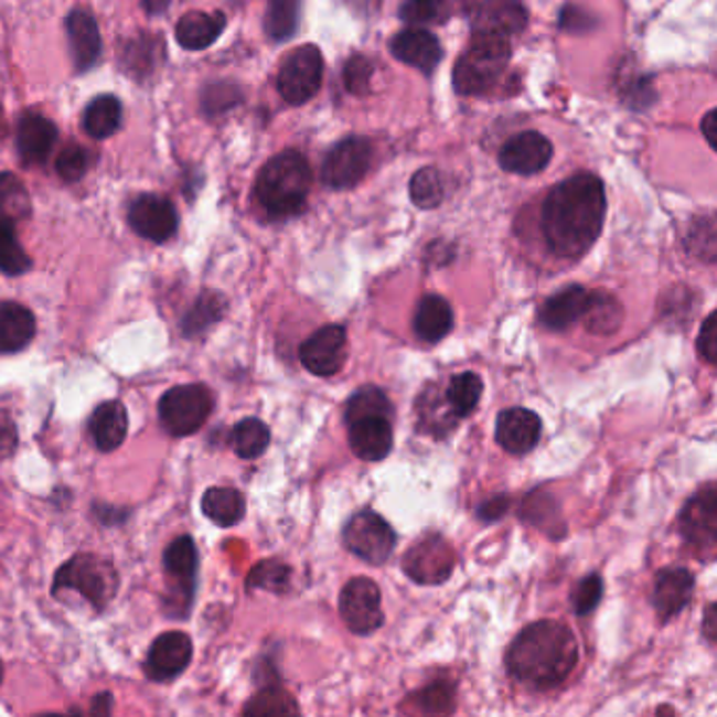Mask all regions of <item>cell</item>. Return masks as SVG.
<instances>
[{
	"label": "cell",
	"mask_w": 717,
	"mask_h": 717,
	"mask_svg": "<svg viewBox=\"0 0 717 717\" xmlns=\"http://www.w3.org/2000/svg\"><path fill=\"white\" fill-rule=\"evenodd\" d=\"M604 217V183L591 173H579L549 192L541 208V229L554 255L577 259L600 238Z\"/></svg>",
	"instance_id": "cell-1"
},
{
	"label": "cell",
	"mask_w": 717,
	"mask_h": 717,
	"mask_svg": "<svg viewBox=\"0 0 717 717\" xmlns=\"http://www.w3.org/2000/svg\"><path fill=\"white\" fill-rule=\"evenodd\" d=\"M577 663V638L560 621H537L522 629L505 656L510 675L533 691L560 686L575 672Z\"/></svg>",
	"instance_id": "cell-2"
},
{
	"label": "cell",
	"mask_w": 717,
	"mask_h": 717,
	"mask_svg": "<svg viewBox=\"0 0 717 717\" xmlns=\"http://www.w3.org/2000/svg\"><path fill=\"white\" fill-rule=\"evenodd\" d=\"M312 188V169L303 154L287 150L261 169L255 196L271 220L295 217L306 208Z\"/></svg>",
	"instance_id": "cell-3"
},
{
	"label": "cell",
	"mask_w": 717,
	"mask_h": 717,
	"mask_svg": "<svg viewBox=\"0 0 717 717\" xmlns=\"http://www.w3.org/2000/svg\"><path fill=\"white\" fill-rule=\"evenodd\" d=\"M512 60L510 36L480 30L452 72V85L461 95H480L491 89Z\"/></svg>",
	"instance_id": "cell-4"
},
{
	"label": "cell",
	"mask_w": 717,
	"mask_h": 717,
	"mask_svg": "<svg viewBox=\"0 0 717 717\" xmlns=\"http://www.w3.org/2000/svg\"><path fill=\"white\" fill-rule=\"evenodd\" d=\"M69 589L81 593L95 610H104L118 591V572L113 561L95 554H81L66 561L53 581V593Z\"/></svg>",
	"instance_id": "cell-5"
},
{
	"label": "cell",
	"mask_w": 717,
	"mask_h": 717,
	"mask_svg": "<svg viewBox=\"0 0 717 717\" xmlns=\"http://www.w3.org/2000/svg\"><path fill=\"white\" fill-rule=\"evenodd\" d=\"M213 392L202 383L171 387L158 404V415L164 431L175 438L192 436L201 429L213 413Z\"/></svg>",
	"instance_id": "cell-6"
},
{
	"label": "cell",
	"mask_w": 717,
	"mask_h": 717,
	"mask_svg": "<svg viewBox=\"0 0 717 717\" xmlns=\"http://www.w3.org/2000/svg\"><path fill=\"white\" fill-rule=\"evenodd\" d=\"M322 74L324 62L320 49L314 45L297 46L280 66L278 90L285 101L292 106H303L320 90Z\"/></svg>",
	"instance_id": "cell-7"
},
{
	"label": "cell",
	"mask_w": 717,
	"mask_h": 717,
	"mask_svg": "<svg viewBox=\"0 0 717 717\" xmlns=\"http://www.w3.org/2000/svg\"><path fill=\"white\" fill-rule=\"evenodd\" d=\"M345 547L366 564L382 566L396 547V533L385 517L373 510L358 512L343 528Z\"/></svg>",
	"instance_id": "cell-8"
},
{
	"label": "cell",
	"mask_w": 717,
	"mask_h": 717,
	"mask_svg": "<svg viewBox=\"0 0 717 717\" xmlns=\"http://www.w3.org/2000/svg\"><path fill=\"white\" fill-rule=\"evenodd\" d=\"M373 143L366 137H345L331 148L322 164V183L331 190L354 188L373 162Z\"/></svg>",
	"instance_id": "cell-9"
},
{
	"label": "cell",
	"mask_w": 717,
	"mask_h": 717,
	"mask_svg": "<svg viewBox=\"0 0 717 717\" xmlns=\"http://www.w3.org/2000/svg\"><path fill=\"white\" fill-rule=\"evenodd\" d=\"M339 612L352 633H375L383 625L382 591L377 584L366 577L347 581L339 596Z\"/></svg>",
	"instance_id": "cell-10"
},
{
	"label": "cell",
	"mask_w": 717,
	"mask_h": 717,
	"mask_svg": "<svg viewBox=\"0 0 717 717\" xmlns=\"http://www.w3.org/2000/svg\"><path fill=\"white\" fill-rule=\"evenodd\" d=\"M457 556L447 538L429 533L419 538L403 558L404 572L419 585H442L449 581Z\"/></svg>",
	"instance_id": "cell-11"
},
{
	"label": "cell",
	"mask_w": 717,
	"mask_h": 717,
	"mask_svg": "<svg viewBox=\"0 0 717 717\" xmlns=\"http://www.w3.org/2000/svg\"><path fill=\"white\" fill-rule=\"evenodd\" d=\"M679 526L684 541L698 554H705L707 560H711L717 547V491L714 482L700 489L684 505Z\"/></svg>",
	"instance_id": "cell-12"
},
{
	"label": "cell",
	"mask_w": 717,
	"mask_h": 717,
	"mask_svg": "<svg viewBox=\"0 0 717 717\" xmlns=\"http://www.w3.org/2000/svg\"><path fill=\"white\" fill-rule=\"evenodd\" d=\"M347 358V333L341 324H327L299 347L301 364L315 377H333Z\"/></svg>",
	"instance_id": "cell-13"
},
{
	"label": "cell",
	"mask_w": 717,
	"mask_h": 717,
	"mask_svg": "<svg viewBox=\"0 0 717 717\" xmlns=\"http://www.w3.org/2000/svg\"><path fill=\"white\" fill-rule=\"evenodd\" d=\"M129 224L141 238L160 245L175 236L180 217L173 202L157 194H141L129 206Z\"/></svg>",
	"instance_id": "cell-14"
},
{
	"label": "cell",
	"mask_w": 717,
	"mask_h": 717,
	"mask_svg": "<svg viewBox=\"0 0 717 717\" xmlns=\"http://www.w3.org/2000/svg\"><path fill=\"white\" fill-rule=\"evenodd\" d=\"M554 157V146L545 135L524 131L512 137L499 152L503 171L514 175H537Z\"/></svg>",
	"instance_id": "cell-15"
},
{
	"label": "cell",
	"mask_w": 717,
	"mask_h": 717,
	"mask_svg": "<svg viewBox=\"0 0 717 717\" xmlns=\"http://www.w3.org/2000/svg\"><path fill=\"white\" fill-rule=\"evenodd\" d=\"M194 646L188 633L164 631L150 646L146 659V675L152 682H167L178 677L192 663Z\"/></svg>",
	"instance_id": "cell-16"
},
{
	"label": "cell",
	"mask_w": 717,
	"mask_h": 717,
	"mask_svg": "<svg viewBox=\"0 0 717 717\" xmlns=\"http://www.w3.org/2000/svg\"><path fill=\"white\" fill-rule=\"evenodd\" d=\"M392 417H360L350 421L347 440L352 452L368 463L383 461L394 449V427Z\"/></svg>",
	"instance_id": "cell-17"
},
{
	"label": "cell",
	"mask_w": 717,
	"mask_h": 717,
	"mask_svg": "<svg viewBox=\"0 0 717 717\" xmlns=\"http://www.w3.org/2000/svg\"><path fill=\"white\" fill-rule=\"evenodd\" d=\"M543 424L537 413L528 408H507L496 419V442L510 454H526L541 440Z\"/></svg>",
	"instance_id": "cell-18"
},
{
	"label": "cell",
	"mask_w": 717,
	"mask_h": 717,
	"mask_svg": "<svg viewBox=\"0 0 717 717\" xmlns=\"http://www.w3.org/2000/svg\"><path fill=\"white\" fill-rule=\"evenodd\" d=\"M695 593V577L686 568H665L656 575L652 604L661 621H670L677 612L691 604Z\"/></svg>",
	"instance_id": "cell-19"
},
{
	"label": "cell",
	"mask_w": 717,
	"mask_h": 717,
	"mask_svg": "<svg viewBox=\"0 0 717 717\" xmlns=\"http://www.w3.org/2000/svg\"><path fill=\"white\" fill-rule=\"evenodd\" d=\"M389 49L398 62L421 69L426 74L434 72L445 55L440 41L424 28H410L396 34L392 39Z\"/></svg>",
	"instance_id": "cell-20"
},
{
	"label": "cell",
	"mask_w": 717,
	"mask_h": 717,
	"mask_svg": "<svg viewBox=\"0 0 717 717\" xmlns=\"http://www.w3.org/2000/svg\"><path fill=\"white\" fill-rule=\"evenodd\" d=\"M57 141V127L43 114L25 113L18 122V152L25 164H43Z\"/></svg>",
	"instance_id": "cell-21"
},
{
	"label": "cell",
	"mask_w": 717,
	"mask_h": 717,
	"mask_svg": "<svg viewBox=\"0 0 717 717\" xmlns=\"http://www.w3.org/2000/svg\"><path fill=\"white\" fill-rule=\"evenodd\" d=\"M67 41L72 46V60L78 72H87L101 57V36L97 22L87 11H72L66 20Z\"/></svg>",
	"instance_id": "cell-22"
},
{
	"label": "cell",
	"mask_w": 717,
	"mask_h": 717,
	"mask_svg": "<svg viewBox=\"0 0 717 717\" xmlns=\"http://www.w3.org/2000/svg\"><path fill=\"white\" fill-rule=\"evenodd\" d=\"M587 295L589 291L579 285H570L556 295H552L538 312V322L547 331H554V333L566 331L577 320H581L585 306H587Z\"/></svg>",
	"instance_id": "cell-23"
},
{
	"label": "cell",
	"mask_w": 717,
	"mask_h": 717,
	"mask_svg": "<svg viewBox=\"0 0 717 717\" xmlns=\"http://www.w3.org/2000/svg\"><path fill=\"white\" fill-rule=\"evenodd\" d=\"M89 431L97 449L104 452L120 449L129 431V415L125 404L120 400L99 404L90 415Z\"/></svg>",
	"instance_id": "cell-24"
},
{
	"label": "cell",
	"mask_w": 717,
	"mask_h": 717,
	"mask_svg": "<svg viewBox=\"0 0 717 717\" xmlns=\"http://www.w3.org/2000/svg\"><path fill=\"white\" fill-rule=\"evenodd\" d=\"M454 327V314L449 301L440 295H426L415 312L413 329L426 343H438L449 335Z\"/></svg>",
	"instance_id": "cell-25"
},
{
	"label": "cell",
	"mask_w": 717,
	"mask_h": 717,
	"mask_svg": "<svg viewBox=\"0 0 717 717\" xmlns=\"http://www.w3.org/2000/svg\"><path fill=\"white\" fill-rule=\"evenodd\" d=\"M225 30V15L204 13V11H190L178 22V43L185 51H204L213 45Z\"/></svg>",
	"instance_id": "cell-26"
},
{
	"label": "cell",
	"mask_w": 717,
	"mask_h": 717,
	"mask_svg": "<svg viewBox=\"0 0 717 717\" xmlns=\"http://www.w3.org/2000/svg\"><path fill=\"white\" fill-rule=\"evenodd\" d=\"M164 572L180 587L183 598H192L199 572V552L192 537L175 538L164 552Z\"/></svg>",
	"instance_id": "cell-27"
},
{
	"label": "cell",
	"mask_w": 717,
	"mask_h": 717,
	"mask_svg": "<svg viewBox=\"0 0 717 717\" xmlns=\"http://www.w3.org/2000/svg\"><path fill=\"white\" fill-rule=\"evenodd\" d=\"M36 335V320L20 303H0V354L23 350Z\"/></svg>",
	"instance_id": "cell-28"
},
{
	"label": "cell",
	"mask_w": 717,
	"mask_h": 717,
	"mask_svg": "<svg viewBox=\"0 0 717 717\" xmlns=\"http://www.w3.org/2000/svg\"><path fill=\"white\" fill-rule=\"evenodd\" d=\"M623 306L614 295L606 291H591L587 295L584 320L585 329L593 335H614L623 324Z\"/></svg>",
	"instance_id": "cell-29"
},
{
	"label": "cell",
	"mask_w": 717,
	"mask_h": 717,
	"mask_svg": "<svg viewBox=\"0 0 717 717\" xmlns=\"http://www.w3.org/2000/svg\"><path fill=\"white\" fill-rule=\"evenodd\" d=\"M202 512L217 526L229 528L245 517L247 503H245V496L240 491L227 489V486H215V489H208L202 496Z\"/></svg>",
	"instance_id": "cell-30"
},
{
	"label": "cell",
	"mask_w": 717,
	"mask_h": 717,
	"mask_svg": "<svg viewBox=\"0 0 717 717\" xmlns=\"http://www.w3.org/2000/svg\"><path fill=\"white\" fill-rule=\"evenodd\" d=\"M122 118V106L114 95H99L90 101L83 114V129L93 139H108L113 137Z\"/></svg>",
	"instance_id": "cell-31"
},
{
	"label": "cell",
	"mask_w": 717,
	"mask_h": 717,
	"mask_svg": "<svg viewBox=\"0 0 717 717\" xmlns=\"http://www.w3.org/2000/svg\"><path fill=\"white\" fill-rule=\"evenodd\" d=\"M526 20H528V15L517 0H493L478 15L480 30L501 32L505 36L517 34L520 30H524Z\"/></svg>",
	"instance_id": "cell-32"
},
{
	"label": "cell",
	"mask_w": 717,
	"mask_h": 717,
	"mask_svg": "<svg viewBox=\"0 0 717 717\" xmlns=\"http://www.w3.org/2000/svg\"><path fill=\"white\" fill-rule=\"evenodd\" d=\"M482 392H484L482 379L475 373L468 371L450 377L449 385L445 389V400L457 419H465L478 408Z\"/></svg>",
	"instance_id": "cell-33"
},
{
	"label": "cell",
	"mask_w": 717,
	"mask_h": 717,
	"mask_svg": "<svg viewBox=\"0 0 717 717\" xmlns=\"http://www.w3.org/2000/svg\"><path fill=\"white\" fill-rule=\"evenodd\" d=\"M162 53L164 49L160 39H150V36L135 39L122 49V67L125 72L133 74L135 78H143L157 69L158 60L164 57Z\"/></svg>",
	"instance_id": "cell-34"
},
{
	"label": "cell",
	"mask_w": 717,
	"mask_h": 717,
	"mask_svg": "<svg viewBox=\"0 0 717 717\" xmlns=\"http://www.w3.org/2000/svg\"><path fill=\"white\" fill-rule=\"evenodd\" d=\"M225 314L224 297L220 292H202L199 301L194 303V308L185 314L181 329L183 335L196 336L202 335L204 331H208L215 322H220Z\"/></svg>",
	"instance_id": "cell-35"
},
{
	"label": "cell",
	"mask_w": 717,
	"mask_h": 717,
	"mask_svg": "<svg viewBox=\"0 0 717 717\" xmlns=\"http://www.w3.org/2000/svg\"><path fill=\"white\" fill-rule=\"evenodd\" d=\"M269 440H271L269 427L255 417L243 419L232 431V445L240 459L261 457L268 450Z\"/></svg>",
	"instance_id": "cell-36"
},
{
	"label": "cell",
	"mask_w": 717,
	"mask_h": 717,
	"mask_svg": "<svg viewBox=\"0 0 717 717\" xmlns=\"http://www.w3.org/2000/svg\"><path fill=\"white\" fill-rule=\"evenodd\" d=\"M301 0H269L266 11V32L276 43L289 41L299 25Z\"/></svg>",
	"instance_id": "cell-37"
},
{
	"label": "cell",
	"mask_w": 717,
	"mask_h": 717,
	"mask_svg": "<svg viewBox=\"0 0 717 717\" xmlns=\"http://www.w3.org/2000/svg\"><path fill=\"white\" fill-rule=\"evenodd\" d=\"M392 417L394 419V406L389 403L387 394L375 387V385H364L358 392L352 394L347 408H345V424L360 419V417Z\"/></svg>",
	"instance_id": "cell-38"
},
{
	"label": "cell",
	"mask_w": 717,
	"mask_h": 717,
	"mask_svg": "<svg viewBox=\"0 0 717 717\" xmlns=\"http://www.w3.org/2000/svg\"><path fill=\"white\" fill-rule=\"evenodd\" d=\"M30 217V196L22 181L11 173H0V222L18 224Z\"/></svg>",
	"instance_id": "cell-39"
},
{
	"label": "cell",
	"mask_w": 717,
	"mask_h": 717,
	"mask_svg": "<svg viewBox=\"0 0 717 717\" xmlns=\"http://www.w3.org/2000/svg\"><path fill=\"white\" fill-rule=\"evenodd\" d=\"M30 268L32 259L18 240L15 224L0 222V271L7 276H22Z\"/></svg>",
	"instance_id": "cell-40"
},
{
	"label": "cell",
	"mask_w": 717,
	"mask_h": 717,
	"mask_svg": "<svg viewBox=\"0 0 717 717\" xmlns=\"http://www.w3.org/2000/svg\"><path fill=\"white\" fill-rule=\"evenodd\" d=\"M299 714L292 696L280 688H266L253 696L245 707V716H295Z\"/></svg>",
	"instance_id": "cell-41"
},
{
	"label": "cell",
	"mask_w": 717,
	"mask_h": 717,
	"mask_svg": "<svg viewBox=\"0 0 717 717\" xmlns=\"http://www.w3.org/2000/svg\"><path fill=\"white\" fill-rule=\"evenodd\" d=\"M410 201L421 208H436L445 201V181L436 169L426 167L415 173L410 180Z\"/></svg>",
	"instance_id": "cell-42"
},
{
	"label": "cell",
	"mask_w": 717,
	"mask_h": 717,
	"mask_svg": "<svg viewBox=\"0 0 717 717\" xmlns=\"http://www.w3.org/2000/svg\"><path fill=\"white\" fill-rule=\"evenodd\" d=\"M291 581V568L278 560H266L257 564L248 575V587L253 589H268L274 593L287 591Z\"/></svg>",
	"instance_id": "cell-43"
},
{
	"label": "cell",
	"mask_w": 717,
	"mask_h": 717,
	"mask_svg": "<svg viewBox=\"0 0 717 717\" xmlns=\"http://www.w3.org/2000/svg\"><path fill=\"white\" fill-rule=\"evenodd\" d=\"M403 22L410 25H429L442 23L449 18L447 0H406L400 9Z\"/></svg>",
	"instance_id": "cell-44"
},
{
	"label": "cell",
	"mask_w": 717,
	"mask_h": 717,
	"mask_svg": "<svg viewBox=\"0 0 717 717\" xmlns=\"http://www.w3.org/2000/svg\"><path fill=\"white\" fill-rule=\"evenodd\" d=\"M55 169L64 181L83 180L89 169V152L78 143H69L55 160Z\"/></svg>",
	"instance_id": "cell-45"
},
{
	"label": "cell",
	"mask_w": 717,
	"mask_h": 717,
	"mask_svg": "<svg viewBox=\"0 0 717 717\" xmlns=\"http://www.w3.org/2000/svg\"><path fill=\"white\" fill-rule=\"evenodd\" d=\"M602 596H604V581H602V577L596 575V572L587 575V577L581 579L579 585L575 587V591H572V606H575V612H577L579 617L589 614L591 610L598 608L600 600H602Z\"/></svg>",
	"instance_id": "cell-46"
},
{
	"label": "cell",
	"mask_w": 717,
	"mask_h": 717,
	"mask_svg": "<svg viewBox=\"0 0 717 717\" xmlns=\"http://www.w3.org/2000/svg\"><path fill=\"white\" fill-rule=\"evenodd\" d=\"M371 78H373V64L362 57V55H354L343 69V83L345 89L354 95H364L368 87H371Z\"/></svg>",
	"instance_id": "cell-47"
},
{
	"label": "cell",
	"mask_w": 717,
	"mask_h": 717,
	"mask_svg": "<svg viewBox=\"0 0 717 717\" xmlns=\"http://www.w3.org/2000/svg\"><path fill=\"white\" fill-rule=\"evenodd\" d=\"M696 245L700 247L696 248V257L705 259V261H714L716 259V224H714V217H707V220H700V224H696L688 236V248L693 250Z\"/></svg>",
	"instance_id": "cell-48"
},
{
	"label": "cell",
	"mask_w": 717,
	"mask_h": 717,
	"mask_svg": "<svg viewBox=\"0 0 717 717\" xmlns=\"http://www.w3.org/2000/svg\"><path fill=\"white\" fill-rule=\"evenodd\" d=\"M419 703H424V711L427 714H447V711H452V691L445 682L431 684L429 688H426Z\"/></svg>",
	"instance_id": "cell-49"
},
{
	"label": "cell",
	"mask_w": 717,
	"mask_h": 717,
	"mask_svg": "<svg viewBox=\"0 0 717 717\" xmlns=\"http://www.w3.org/2000/svg\"><path fill=\"white\" fill-rule=\"evenodd\" d=\"M698 354L705 358L707 364L716 366L717 364V314L711 312L707 320L700 327V335L696 339Z\"/></svg>",
	"instance_id": "cell-50"
},
{
	"label": "cell",
	"mask_w": 717,
	"mask_h": 717,
	"mask_svg": "<svg viewBox=\"0 0 717 717\" xmlns=\"http://www.w3.org/2000/svg\"><path fill=\"white\" fill-rule=\"evenodd\" d=\"M20 442L18 427L7 410H0V454H11Z\"/></svg>",
	"instance_id": "cell-51"
},
{
	"label": "cell",
	"mask_w": 717,
	"mask_h": 717,
	"mask_svg": "<svg viewBox=\"0 0 717 717\" xmlns=\"http://www.w3.org/2000/svg\"><path fill=\"white\" fill-rule=\"evenodd\" d=\"M510 507V499L507 496H494L491 501H486L482 507H480V517L482 520H496V517H503V514L507 512Z\"/></svg>",
	"instance_id": "cell-52"
},
{
	"label": "cell",
	"mask_w": 717,
	"mask_h": 717,
	"mask_svg": "<svg viewBox=\"0 0 717 717\" xmlns=\"http://www.w3.org/2000/svg\"><path fill=\"white\" fill-rule=\"evenodd\" d=\"M180 0H141L143 9L150 13V15H162L167 13L173 4H178Z\"/></svg>",
	"instance_id": "cell-53"
},
{
	"label": "cell",
	"mask_w": 717,
	"mask_h": 717,
	"mask_svg": "<svg viewBox=\"0 0 717 717\" xmlns=\"http://www.w3.org/2000/svg\"><path fill=\"white\" fill-rule=\"evenodd\" d=\"M716 110H711V113L707 114L705 116V120H703V133H705V137H707V141L711 143V146H716V135H717V120H716Z\"/></svg>",
	"instance_id": "cell-54"
},
{
	"label": "cell",
	"mask_w": 717,
	"mask_h": 717,
	"mask_svg": "<svg viewBox=\"0 0 717 717\" xmlns=\"http://www.w3.org/2000/svg\"><path fill=\"white\" fill-rule=\"evenodd\" d=\"M716 604L707 606V614H705V635H707L709 642L716 640Z\"/></svg>",
	"instance_id": "cell-55"
},
{
	"label": "cell",
	"mask_w": 717,
	"mask_h": 717,
	"mask_svg": "<svg viewBox=\"0 0 717 717\" xmlns=\"http://www.w3.org/2000/svg\"><path fill=\"white\" fill-rule=\"evenodd\" d=\"M2 675H4V670H2V661H0V684H2Z\"/></svg>",
	"instance_id": "cell-56"
},
{
	"label": "cell",
	"mask_w": 717,
	"mask_h": 717,
	"mask_svg": "<svg viewBox=\"0 0 717 717\" xmlns=\"http://www.w3.org/2000/svg\"><path fill=\"white\" fill-rule=\"evenodd\" d=\"M0 127H2V108H0Z\"/></svg>",
	"instance_id": "cell-57"
}]
</instances>
